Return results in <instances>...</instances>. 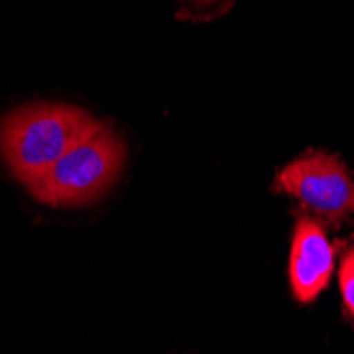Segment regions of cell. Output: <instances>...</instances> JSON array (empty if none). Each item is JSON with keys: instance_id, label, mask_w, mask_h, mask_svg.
<instances>
[{"instance_id": "cell-1", "label": "cell", "mask_w": 354, "mask_h": 354, "mask_svg": "<svg viewBox=\"0 0 354 354\" xmlns=\"http://www.w3.org/2000/svg\"><path fill=\"white\" fill-rule=\"evenodd\" d=\"M95 121L98 119L71 104L35 102L19 106L0 119V157L9 172L28 187Z\"/></svg>"}, {"instance_id": "cell-2", "label": "cell", "mask_w": 354, "mask_h": 354, "mask_svg": "<svg viewBox=\"0 0 354 354\" xmlns=\"http://www.w3.org/2000/svg\"><path fill=\"white\" fill-rule=\"evenodd\" d=\"M127 159L123 138L95 121L57 162L26 189L41 204L75 208L91 204L117 183Z\"/></svg>"}, {"instance_id": "cell-3", "label": "cell", "mask_w": 354, "mask_h": 354, "mask_svg": "<svg viewBox=\"0 0 354 354\" xmlns=\"http://www.w3.org/2000/svg\"><path fill=\"white\" fill-rule=\"evenodd\" d=\"M274 189L293 196L308 212L329 223L354 214V178L339 157L323 151H310L284 166Z\"/></svg>"}, {"instance_id": "cell-4", "label": "cell", "mask_w": 354, "mask_h": 354, "mask_svg": "<svg viewBox=\"0 0 354 354\" xmlns=\"http://www.w3.org/2000/svg\"><path fill=\"white\" fill-rule=\"evenodd\" d=\"M335 268V250L323 225L310 216H301L295 225L291 257H288V280L299 304L314 301L325 291Z\"/></svg>"}, {"instance_id": "cell-5", "label": "cell", "mask_w": 354, "mask_h": 354, "mask_svg": "<svg viewBox=\"0 0 354 354\" xmlns=\"http://www.w3.org/2000/svg\"><path fill=\"white\" fill-rule=\"evenodd\" d=\"M339 291L346 314L354 318V246L344 254L339 263Z\"/></svg>"}, {"instance_id": "cell-6", "label": "cell", "mask_w": 354, "mask_h": 354, "mask_svg": "<svg viewBox=\"0 0 354 354\" xmlns=\"http://www.w3.org/2000/svg\"><path fill=\"white\" fill-rule=\"evenodd\" d=\"M232 5V0H183L180 13L189 19H208Z\"/></svg>"}]
</instances>
